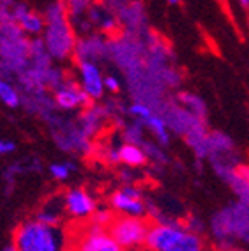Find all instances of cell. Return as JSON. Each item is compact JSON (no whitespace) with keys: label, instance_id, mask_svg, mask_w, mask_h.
Returning a JSON list of instances; mask_svg holds the SVG:
<instances>
[{"label":"cell","instance_id":"15","mask_svg":"<svg viewBox=\"0 0 249 251\" xmlns=\"http://www.w3.org/2000/svg\"><path fill=\"white\" fill-rule=\"evenodd\" d=\"M145 124L150 127V131L155 134L157 140H159L162 145L168 143L169 141V129H168V124H166V121H164L162 117H159V115L153 114L148 121H145Z\"/></svg>","mask_w":249,"mask_h":251},{"label":"cell","instance_id":"1","mask_svg":"<svg viewBox=\"0 0 249 251\" xmlns=\"http://www.w3.org/2000/svg\"><path fill=\"white\" fill-rule=\"evenodd\" d=\"M44 16H46V30L42 33V39L46 42L47 51L54 61H65L72 54H75L77 47L68 7L65 2L58 0L47 5Z\"/></svg>","mask_w":249,"mask_h":251},{"label":"cell","instance_id":"16","mask_svg":"<svg viewBox=\"0 0 249 251\" xmlns=\"http://www.w3.org/2000/svg\"><path fill=\"white\" fill-rule=\"evenodd\" d=\"M113 220H115V211L112 208H98L87 222L100 228H108Z\"/></svg>","mask_w":249,"mask_h":251},{"label":"cell","instance_id":"11","mask_svg":"<svg viewBox=\"0 0 249 251\" xmlns=\"http://www.w3.org/2000/svg\"><path fill=\"white\" fill-rule=\"evenodd\" d=\"M106 52V44L103 39V33L100 35H89L86 39L77 40L75 47V56L78 59H87V61H98L103 58Z\"/></svg>","mask_w":249,"mask_h":251},{"label":"cell","instance_id":"8","mask_svg":"<svg viewBox=\"0 0 249 251\" xmlns=\"http://www.w3.org/2000/svg\"><path fill=\"white\" fill-rule=\"evenodd\" d=\"M77 82L80 87L89 94L93 101L100 100L105 94V77L101 70L96 65V61H87V59H78L77 61Z\"/></svg>","mask_w":249,"mask_h":251},{"label":"cell","instance_id":"18","mask_svg":"<svg viewBox=\"0 0 249 251\" xmlns=\"http://www.w3.org/2000/svg\"><path fill=\"white\" fill-rule=\"evenodd\" d=\"M72 171H75V164H72V162H56V164L49 166L51 176L58 181L66 180L72 175Z\"/></svg>","mask_w":249,"mask_h":251},{"label":"cell","instance_id":"7","mask_svg":"<svg viewBox=\"0 0 249 251\" xmlns=\"http://www.w3.org/2000/svg\"><path fill=\"white\" fill-rule=\"evenodd\" d=\"M63 202H65L66 216L72 220H89L93 213L98 209V202L93 196L84 188H70L63 194Z\"/></svg>","mask_w":249,"mask_h":251},{"label":"cell","instance_id":"20","mask_svg":"<svg viewBox=\"0 0 249 251\" xmlns=\"http://www.w3.org/2000/svg\"><path fill=\"white\" fill-rule=\"evenodd\" d=\"M105 87H106V91H110V93H117V91L121 89V82H119V78L115 77V75H106Z\"/></svg>","mask_w":249,"mask_h":251},{"label":"cell","instance_id":"3","mask_svg":"<svg viewBox=\"0 0 249 251\" xmlns=\"http://www.w3.org/2000/svg\"><path fill=\"white\" fill-rule=\"evenodd\" d=\"M147 248L152 251H204V243L192 228L164 222L150 227Z\"/></svg>","mask_w":249,"mask_h":251},{"label":"cell","instance_id":"14","mask_svg":"<svg viewBox=\"0 0 249 251\" xmlns=\"http://www.w3.org/2000/svg\"><path fill=\"white\" fill-rule=\"evenodd\" d=\"M0 100H2V103H4L5 106H9V108H18V106L21 105L20 93H18V89H16L11 82H7V80H2V82H0Z\"/></svg>","mask_w":249,"mask_h":251},{"label":"cell","instance_id":"9","mask_svg":"<svg viewBox=\"0 0 249 251\" xmlns=\"http://www.w3.org/2000/svg\"><path fill=\"white\" fill-rule=\"evenodd\" d=\"M54 101L63 110H75L89 106V103L93 100L89 98V94L86 91L82 89L77 80L66 78L61 86L54 89Z\"/></svg>","mask_w":249,"mask_h":251},{"label":"cell","instance_id":"5","mask_svg":"<svg viewBox=\"0 0 249 251\" xmlns=\"http://www.w3.org/2000/svg\"><path fill=\"white\" fill-rule=\"evenodd\" d=\"M68 251H125L108 228H100L89 224L80 230V234L70 243Z\"/></svg>","mask_w":249,"mask_h":251},{"label":"cell","instance_id":"4","mask_svg":"<svg viewBox=\"0 0 249 251\" xmlns=\"http://www.w3.org/2000/svg\"><path fill=\"white\" fill-rule=\"evenodd\" d=\"M152 225L145 216L119 215L108 227L110 234L124 246V250H138L147 246V237Z\"/></svg>","mask_w":249,"mask_h":251},{"label":"cell","instance_id":"2","mask_svg":"<svg viewBox=\"0 0 249 251\" xmlns=\"http://www.w3.org/2000/svg\"><path fill=\"white\" fill-rule=\"evenodd\" d=\"M72 241L61 225L44 224L35 216L25 220L12 234V244L18 251H68Z\"/></svg>","mask_w":249,"mask_h":251},{"label":"cell","instance_id":"23","mask_svg":"<svg viewBox=\"0 0 249 251\" xmlns=\"http://www.w3.org/2000/svg\"><path fill=\"white\" fill-rule=\"evenodd\" d=\"M127 251H152V250H148L147 246H143V248H138V250H127Z\"/></svg>","mask_w":249,"mask_h":251},{"label":"cell","instance_id":"22","mask_svg":"<svg viewBox=\"0 0 249 251\" xmlns=\"http://www.w3.org/2000/svg\"><path fill=\"white\" fill-rule=\"evenodd\" d=\"M106 159H108V162H112V164H119L121 161V150L119 149H110L108 153H106Z\"/></svg>","mask_w":249,"mask_h":251},{"label":"cell","instance_id":"6","mask_svg":"<svg viewBox=\"0 0 249 251\" xmlns=\"http://www.w3.org/2000/svg\"><path fill=\"white\" fill-rule=\"evenodd\" d=\"M110 208L117 215H127V216H147V204L143 202L140 188L125 185L119 188L110 196Z\"/></svg>","mask_w":249,"mask_h":251},{"label":"cell","instance_id":"13","mask_svg":"<svg viewBox=\"0 0 249 251\" xmlns=\"http://www.w3.org/2000/svg\"><path fill=\"white\" fill-rule=\"evenodd\" d=\"M121 150V161L129 168H140L147 162V153L141 147L134 145L132 141H127L124 145L119 147Z\"/></svg>","mask_w":249,"mask_h":251},{"label":"cell","instance_id":"10","mask_svg":"<svg viewBox=\"0 0 249 251\" xmlns=\"http://www.w3.org/2000/svg\"><path fill=\"white\" fill-rule=\"evenodd\" d=\"M87 23L91 25V28H94V30L103 33V35L113 33L119 28L117 16L113 14L108 9V5L103 4V2H94L89 7V11H87Z\"/></svg>","mask_w":249,"mask_h":251},{"label":"cell","instance_id":"17","mask_svg":"<svg viewBox=\"0 0 249 251\" xmlns=\"http://www.w3.org/2000/svg\"><path fill=\"white\" fill-rule=\"evenodd\" d=\"M66 7H68V12L74 20H78L80 16L87 14L89 7L94 4V0H65Z\"/></svg>","mask_w":249,"mask_h":251},{"label":"cell","instance_id":"12","mask_svg":"<svg viewBox=\"0 0 249 251\" xmlns=\"http://www.w3.org/2000/svg\"><path fill=\"white\" fill-rule=\"evenodd\" d=\"M63 216H66L63 196L61 197H51V199L47 201L42 208L35 213L37 220H40V222L49 224V225H61Z\"/></svg>","mask_w":249,"mask_h":251},{"label":"cell","instance_id":"19","mask_svg":"<svg viewBox=\"0 0 249 251\" xmlns=\"http://www.w3.org/2000/svg\"><path fill=\"white\" fill-rule=\"evenodd\" d=\"M129 114H131L134 119H138V121L145 122L152 117L153 112H152V108H150L148 105H145V103H132V105L129 106Z\"/></svg>","mask_w":249,"mask_h":251},{"label":"cell","instance_id":"24","mask_svg":"<svg viewBox=\"0 0 249 251\" xmlns=\"http://www.w3.org/2000/svg\"><path fill=\"white\" fill-rule=\"evenodd\" d=\"M169 4H173V5H176V4H179V2H181V0H168Z\"/></svg>","mask_w":249,"mask_h":251},{"label":"cell","instance_id":"21","mask_svg":"<svg viewBox=\"0 0 249 251\" xmlns=\"http://www.w3.org/2000/svg\"><path fill=\"white\" fill-rule=\"evenodd\" d=\"M14 149H16V145H14V141L12 140H2L0 141V153H2V155L14 152Z\"/></svg>","mask_w":249,"mask_h":251},{"label":"cell","instance_id":"25","mask_svg":"<svg viewBox=\"0 0 249 251\" xmlns=\"http://www.w3.org/2000/svg\"><path fill=\"white\" fill-rule=\"evenodd\" d=\"M239 2H241L242 5H249V0H239Z\"/></svg>","mask_w":249,"mask_h":251}]
</instances>
